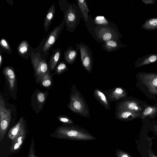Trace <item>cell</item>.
<instances>
[{
  "mask_svg": "<svg viewBox=\"0 0 157 157\" xmlns=\"http://www.w3.org/2000/svg\"><path fill=\"white\" fill-rule=\"evenodd\" d=\"M26 132L17 137L12 141L10 146V150L12 153H15L19 151L24 142Z\"/></svg>",
  "mask_w": 157,
  "mask_h": 157,
  "instance_id": "obj_21",
  "label": "cell"
},
{
  "mask_svg": "<svg viewBox=\"0 0 157 157\" xmlns=\"http://www.w3.org/2000/svg\"><path fill=\"white\" fill-rule=\"evenodd\" d=\"M157 113V106H149L146 107L142 112L140 118L142 119L147 116L152 118L156 115Z\"/></svg>",
  "mask_w": 157,
  "mask_h": 157,
  "instance_id": "obj_24",
  "label": "cell"
},
{
  "mask_svg": "<svg viewBox=\"0 0 157 157\" xmlns=\"http://www.w3.org/2000/svg\"><path fill=\"white\" fill-rule=\"evenodd\" d=\"M157 61V53H151L139 57L134 63L136 67H140L155 62Z\"/></svg>",
  "mask_w": 157,
  "mask_h": 157,
  "instance_id": "obj_15",
  "label": "cell"
},
{
  "mask_svg": "<svg viewBox=\"0 0 157 157\" xmlns=\"http://www.w3.org/2000/svg\"><path fill=\"white\" fill-rule=\"evenodd\" d=\"M58 119L60 122L67 124H73L74 122L68 117L64 115H59L57 117Z\"/></svg>",
  "mask_w": 157,
  "mask_h": 157,
  "instance_id": "obj_29",
  "label": "cell"
},
{
  "mask_svg": "<svg viewBox=\"0 0 157 157\" xmlns=\"http://www.w3.org/2000/svg\"><path fill=\"white\" fill-rule=\"evenodd\" d=\"M116 111H130L142 112L143 109L138 103L133 100L120 101L116 103Z\"/></svg>",
  "mask_w": 157,
  "mask_h": 157,
  "instance_id": "obj_11",
  "label": "cell"
},
{
  "mask_svg": "<svg viewBox=\"0 0 157 157\" xmlns=\"http://www.w3.org/2000/svg\"><path fill=\"white\" fill-rule=\"evenodd\" d=\"M59 4L61 10L64 13V24L67 31L73 32L78 25V17L77 8L75 4H70L66 0H59Z\"/></svg>",
  "mask_w": 157,
  "mask_h": 157,
  "instance_id": "obj_3",
  "label": "cell"
},
{
  "mask_svg": "<svg viewBox=\"0 0 157 157\" xmlns=\"http://www.w3.org/2000/svg\"><path fill=\"white\" fill-rule=\"evenodd\" d=\"M48 94L47 90L43 92L38 89L35 90L32 94L31 105L33 109L36 113H38L42 110Z\"/></svg>",
  "mask_w": 157,
  "mask_h": 157,
  "instance_id": "obj_9",
  "label": "cell"
},
{
  "mask_svg": "<svg viewBox=\"0 0 157 157\" xmlns=\"http://www.w3.org/2000/svg\"><path fill=\"white\" fill-rule=\"evenodd\" d=\"M79 45L82 65L89 72H91L93 67V58L91 50L84 44Z\"/></svg>",
  "mask_w": 157,
  "mask_h": 157,
  "instance_id": "obj_10",
  "label": "cell"
},
{
  "mask_svg": "<svg viewBox=\"0 0 157 157\" xmlns=\"http://www.w3.org/2000/svg\"><path fill=\"white\" fill-rule=\"evenodd\" d=\"M143 2L145 4H154L156 0H142Z\"/></svg>",
  "mask_w": 157,
  "mask_h": 157,
  "instance_id": "obj_33",
  "label": "cell"
},
{
  "mask_svg": "<svg viewBox=\"0 0 157 157\" xmlns=\"http://www.w3.org/2000/svg\"><path fill=\"white\" fill-rule=\"evenodd\" d=\"M118 47V44L117 42L111 40L106 41L104 44V49L109 52L116 49Z\"/></svg>",
  "mask_w": 157,
  "mask_h": 157,
  "instance_id": "obj_28",
  "label": "cell"
},
{
  "mask_svg": "<svg viewBox=\"0 0 157 157\" xmlns=\"http://www.w3.org/2000/svg\"><path fill=\"white\" fill-rule=\"evenodd\" d=\"M52 135L56 138L76 141L90 140L96 139L86 129L73 124L58 127Z\"/></svg>",
  "mask_w": 157,
  "mask_h": 157,
  "instance_id": "obj_1",
  "label": "cell"
},
{
  "mask_svg": "<svg viewBox=\"0 0 157 157\" xmlns=\"http://www.w3.org/2000/svg\"><path fill=\"white\" fill-rule=\"evenodd\" d=\"M11 117V111L6 107L5 102L0 96V140L2 141L8 129Z\"/></svg>",
  "mask_w": 157,
  "mask_h": 157,
  "instance_id": "obj_7",
  "label": "cell"
},
{
  "mask_svg": "<svg viewBox=\"0 0 157 157\" xmlns=\"http://www.w3.org/2000/svg\"><path fill=\"white\" fill-rule=\"evenodd\" d=\"M2 73L5 76L8 89L15 98L17 93V81L14 68L11 66H6L3 68Z\"/></svg>",
  "mask_w": 157,
  "mask_h": 157,
  "instance_id": "obj_8",
  "label": "cell"
},
{
  "mask_svg": "<svg viewBox=\"0 0 157 157\" xmlns=\"http://www.w3.org/2000/svg\"><path fill=\"white\" fill-rule=\"evenodd\" d=\"M102 39L104 41H107L111 40L112 38V35L111 32L109 31H106L103 33L102 36Z\"/></svg>",
  "mask_w": 157,
  "mask_h": 157,
  "instance_id": "obj_32",
  "label": "cell"
},
{
  "mask_svg": "<svg viewBox=\"0 0 157 157\" xmlns=\"http://www.w3.org/2000/svg\"><path fill=\"white\" fill-rule=\"evenodd\" d=\"M155 131L157 133V125L154 126L153 127Z\"/></svg>",
  "mask_w": 157,
  "mask_h": 157,
  "instance_id": "obj_36",
  "label": "cell"
},
{
  "mask_svg": "<svg viewBox=\"0 0 157 157\" xmlns=\"http://www.w3.org/2000/svg\"><path fill=\"white\" fill-rule=\"evenodd\" d=\"M54 74H52L49 70L46 73L36 79V82L44 87L49 88L52 85L53 76Z\"/></svg>",
  "mask_w": 157,
  "mask_h": 157,
  "instance_id": "obj_17",
  "label": "cell"
},
{
  "mask_svg": "<svg viewBox=\"0 0 157 157\" xmlns=\"http://www.w3.org/2000/svg\"><path fill=\"white\" fill-rule=\"evenodd\" d=\"M95 22L99 25H106L108 23V21L105 18V17L102 16H98L96 17L95 19Z\"/></svg>",
  "mask_w": 157,
  "mask_h": 157,
  "instance_id": "obj_30",
  "label": "cell"
},
{
  "mask_svg": "<svg viewBox=\"0 0 157 157\" xmlns=\"http://www.w3.org/2000/svg\"><path fill=\"white\" fill-rule=\"evenodd\" d=\"M141 27L144 30H153L157 29V18H150L147 19Z\"/></svg>",
  "mask_w": 157,
  "mask_h": 157,
  "instance_id": "obj_23",
  "label": "cell"
},
{
  "mask_svg": "<svg viewBox=\"0 0 157 157\" xmlns=\"http://www.w3.org/2000/svg\"><path fill=\"white\" fill-rule=\"evenodd\" d=\"M32 48L25 40L22 41L17 48V53L21 57L28 59L30 56Z\"/></svg>",
  "mask_w": 157,
  "mask_h": 157,
  "instance_id": "obj_16",
  "label": "cell"
},
{
  "mask_svg": "<svg viewBox=\"0 0 157 157\" xmlns=\"http://www.w3.org/2000/svg\"><path fill=\"white\" fill-rule=\"evenodd\" d=\"M26 132V122L23 117H21L17 124L8 132V136L12 141L17 137Z\"/></svg>",
  "mask_w": 157,
  "mask_h": 157,
  "instance_id": "obj_12",
  "label": "cell"
},
{
  "mask_svg": "<svg viewBox=\"0 0 157 157\" xmlns=\"http://www.w3.org/2000/svg\"><path fill=\"white\" fill-rule=\"evenodd\" d=\"M1 48L5 52L9 54H11L12 52L11 48L8 41L4 38H2L0 41Z\"/></svg>",
  "mask_w": 157,
  "mask_h": 157,
  "instance_id": "obj_27",
  "label": "cell"
},
{
  "mask_svg": "<svg viewBox=\"0 0 157 157\" xmlns=\"http://www.w3.org/2000/svg\"><path fill=\"white\" fill-rule=\"evenodd\" d=\"M68 68L65 62L62 61L59 62L56 66L54 74L58 75L62 74L68 70Z\"/></svg>",
  "mask_w": 157,
  "mask_h": 157,
  "instance_id": "obj_26",
  "label": "cell"
},
{
  "mask_svg": "<svg viewBox=\"0 0 157 157\" xmlns=\"http://www.w3.org/2000/svg\"><path fill=\"white\" fill-rule=\"evenodd\" d=\"M71 89L68 107L73 112L81 116L89 118V109L85 99L75 85L72 86Z\"/></svg>",
  "mask_w": 157,
  "mask_h": 157,
  "instance_id": "obj_2",
  "label": "cell"
},
{
  "mask_svg": "<svg viewBox=\"0 0 157 157\" xmlns=\"http://www.w3.org/2000/svg\"><path fill=\"white\" fill-rule=\"evenodd\" d=\"M64 24L63 20L60 25L55 28L47 36V38L44 45L39 53L43 58H47L49 54V51L54 45L59 36Z\"/></svg>",
  "mask_w": 157,
  "mask_h": 157,
  "instance_id": "obj_5",
  "label": "cell"
},
{
  "mask_svg": "<svg viewBox=\"0 0 157 157\" xmlns=\"http://www.w3.org/2000/svg\"><path fill=\"white\" fill-rule=\"evenodd\" d=\"M53 53L51 56L48 63L49 69L51 71L55 68L61 59V51L60 49H52Z\"/></svg>",
  "mask_w": 157,
  "mask_h": 157,
  "instance_id": "obj_19",
  "label": "cell"
},
{
  "mask_svg": "<svg viewBox=\"0 0 157 157\" xmlns=\"http://www.w3.org/2000/svg\"><path fill=\"white\" fill-rule=\"evenodd\" d=\"M142 112L130 111H116L115 117L121 121H129L137 118H140Z\"/></svg>",
  "mask_w": 157,
  "mask_h": 157,
  "instance_id": "obj_14",
  "label": "cell"
},
{
  "mask_svg": "<svg viewBox=\"0 0 157 157\" xmlns=\"http://www.w3.org/2000/svg\"><path fill=\"white\" fill-rule=\"evenodd\" d=\"M77 2L85 20L87 21L88 18V13L90 11L88 8L86 1L79 0Z\"/></svg>",
  "mask_w": 157,
  "mask_h": 157,
  "instance_id": "obj_25",
  "label": "cell"
},
{
  "mask_svg": "<svg viewBox=\"0 0 157 157\" xmlns=\"http://www.w3.org/2000/svg\"><path fill=\"white\" fill-rule=\"evenodd\" d=\"M30 57L34 71V77L36 79L49 70L47 59L42 58L39 52L33 51L32 48Z\"/></svg>",
  "mask_w": 157,
  "mask_h": 157,
  "instance_id": "obj_6",
  "label": "cell"
},
{
  "mask_svg": "<svg viewBox=\"0 0 157 157\" xmlns=\"http://www.w3.org/2000/svg\"><path fill=\"white\" fill-rule=\"evenodd\" d=\"M138 81L137 84L140 83L145 88L147 94L157 95V73L140 72L136 75Z\"/></svg>",
  "mask_w": 157,
  "mask_h": 157,
  "instance_id": "obj_4",
  "label": "cell"
},
{
  "mask_svg": "<svg viewBox=\"0 0 157 157\" xmlns=\"http://www.w3.org/2000/svg\"><path fill=\"white\" fill-rule=\"evenodd\" d=\"M94 95L96 100L107 110L110 109V105L104 93L99 89L96 88L94 91Z\"/></svg>",
  "mask_w": 157,
  "mask_h": 157,
  "instance_id": "obj_18",
  "label": "cell"
},
{
  "mask_svg": "<svg viewBox=\"0 0 157 157\" xmlns=\"http://www.w3.org/2000/svg\"><path fill=\"white\" fill-rule=\"evenodd\" d=\"M109 102L117 101L125 97L126 92L121 87H116L105 92Z\"/></svg>",
  "mask_w": 157,
  "mask_h": 157,
  "instance_id": "obj_13",
  "label": "cell"
},
{
  "mask_svg": "<svg viewBox=\"0 0 157 157\" xmlns=\"http://www.w3.org/2000/svg\"><path fill=\"white\" fill-rule=\"evenodd\" d=\"M77 56L76 51L70 46L66 50L64 54L65 62L69 64H72L74 63Z\"/></svg>",
  "mask_w": 157,
  "mask_h": 157,
  "instance_id": "obj_22",
  "label": "cell"
},
{
  "mask_svg": "<svg viewBox=\"0 0 157 157\" xmlns=\"http://www.w3.org/2000/svg\"><path fill=\"white\" fill-rule=\"evenodd\" d=\"M148 154L150 157H157L156 155L152 153L150 151H148Z\"/></svg>",
  "mask_w": 157,
  "mask_h": 157,
  "instance_id": "obj_35",
  "label": "cell"
},
{
  "mask_svg": "<svg viewBox=\"0 0 157 157\" xmlns=\"http://www.w3.org/2000/svg\"><path fill=\"white\" fill-rule=\"evenodd\" d=\"M115 154L117 157H132L127 152L118 149L116 151Z\"/></svg>",
  "mask_w": 157,
  "mask_h": 157,
  "instance_id": "obj_31",
  "label": "cell"
},
{
  "mask_svg": "<svg viewBox=\"0 0 157 157\" xmlns=\"http://www.w3.org/2000/svg\"><path fill=\"white\" fill-rule=\"evenodd\" d=\"M55 3H53L47 11L44 19L43 27L45 32L48 31L51 22L53 20L55 13Z\"/></svg>",
  "mask_w": 157,
  "mask_h": 157,
  "instance_id": "obj_20",
  "label": "cell"
},
{
  "mask_svg": "<svg viewBox=\"0 0 157 157\" xmlns=\"http://www.w3.org/2000/svg\"><path fill=\"white\" fill-rule=\"evenodd\" d=\"M2 48L0 47V67H1L2 62H3V57L2 55Z\"/></svg>",
  "mask_w": 157,
  "mask_h": 157,
  "instance_id": "obj_34",
  "label": "cell"
}]
</instances>
